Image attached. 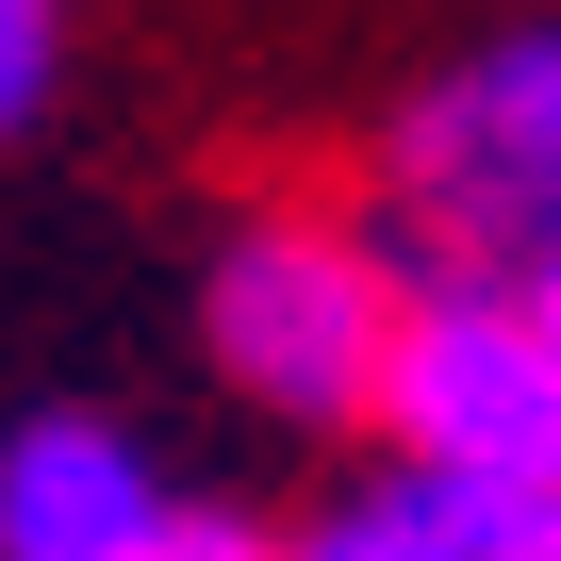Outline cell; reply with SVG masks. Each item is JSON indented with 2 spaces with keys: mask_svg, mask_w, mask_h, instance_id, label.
Listing matches in <instances>:
<instances>
[{
  "mask_svg": "<svg viewBox=\"0 0 561 561\" xmlns=\"http://www.w3.org/2000/svg\"><path fill=\"white\" fill-rule=\"evenodd\" d=\"M380 248L413 280H528L561 264V18L446 50L380 116Z\"/></svg>",
  "mask_w": 561,
  "mask_h": 561,
  "instance_id": "6da1fadb",
  "label": "cell"
},
{
  "mask_svg": "<svg viewBox=\"0 0 561 561\" xmlns=\"http://www.w3.org/2000/svg\"><path fill=\"white\" fill-rule=\"evenodd\" d=\"M397 314H413V264L380 248V215L248 198V215L198 248V364H215L264 430H364Z\"/></svg>",
  "mask_w": 561,
  "mask_h": 561,
  "instance_id": "7a4b0ae2",
  "label": "cell"
},
{
  "mask_svg": "<svg viewBox=\"0 0 561 561\" xmlns=\"http://www.w3.org/2000/svg\"><path fill=\"white\" fill-rule=\"evenodd\" d=\"M364 430L397 479H430L462 512H545L561 495V364H545L528 298L512 280H413Z\"/></svg>",
  "mask_w": 561,
  "mask_h": 561,
  "instance_id": "3957f363",
  "label": "cell"
},
{
  "mask_svg": "<svg viewBox=\"0 0 561 561\" xmlns=\"http://www.w3.org/2000/svg\"><path fill=\"white\" fill-rule=\"evenodd\" d=\"M182 512V479L149 462V430L116 413H18L0 430V561H149Z\"/></svg>",
  "mask_w": 561,
  "mask_h": 561,
  "instance_id": "277c9868",
  "label": "cell"
},
{
  "mask_svg": "<svg viewBox=\"0 0 561 561\" xmlns=\"http://www.w3.org/2000/svg\"><path fill=\"white\" fill-rule=\"evenodd\" d=\"M280 561H479V512L380 462V479H347V495H314L280 528Z\"/></svg>",
  "mask_w": 561,
  "mask_h": 561,
  "instance_id": "5b68a950",
  "label": "cell"
},
{
  "mask_svg": "<svg viewBox=\"0 0 561 561\" xmlns=\"http://www.w3.org/2000/svg\"><path fill=\"white\" fill-rule=\"evenodd\" d=\"M67 100V0H0V149Z\"/></svg>",
  "mask_w": 561,
  "mask_h": 561,
  "instance_id": "8992f818",
  "label": "cell"
},
{
  "mask_svg": "<svg viewBox=\"0 0 561 561\" xmlns=\"http://www.w3.org/2000/svg\"><path fill=\"white\" fill-rule=\"evenodd\" d=\"M149 561H280V528H264V512H231V495H182Z\"/></svg>",
  "mask_w": 561,
  "mask_h": 561,
  "instance_id": "52a82bcc",
  "label": "cell"
},
{
  "mask_svg": "<svg viewBox=\"0 0 561 561\" xmlns=\"http://www.w3.org/2000/svg\"><path fill=\"white\" fill-rule=\"evenodd\" d=\"M479 561H561V495L545 512H479Z\"/></svg>",
  "mask_w": 561,
  "mask_h": 561,
  "instance_id": "ba28073f",
  "label": "cell"
},
{
  "mask_svg": "<svg viewBox=\"0 0 561 561\" xmlns=\"http://www.w3.org/2000/svg\"><path fill=\"white\" fill-rule=\"evenodd\" d=\"M512 298H528V331H545V364H561V264H528Z\"/></svg>",
  "mask_w": 561,
  "mask_h": 561,
  "instance_id": "9c48e42d",
  "label": "cell"
}]
</instances>
